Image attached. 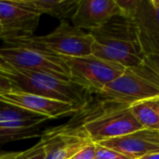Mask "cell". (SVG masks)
<instances>
[{
	"label": "cell",
	"instance_id": "1",
	"mask_svg": "<svg viewBox=\"0 0 159 159\" xmlns=\"http://www.w3.org/2000/svg\"><path fill=\"white\" fill-rule=\"evenodd\" d=\"M0 75L10 81L15 89L68 102L83 108L88 103V92L80 86L53 75L19 68L0 60Z\"/></svg>",
	"mask_w": 159,
	"mask_h": 159
},
{
	"label": "cell",
	"instance_id": "2",
	"mask_svg": "<svg viewBox=\"0 0 159 159\" xmlns=\"http://www.w3.org/2000/svg\"><path fill=\"white\" fill-rule=\"evenodd\" d=\"M81 120V127L94 143L143 129L129 105L104 101L89 107Z\"/></svg>",
	"mask_w": 159,
	"mask_h": 159
},
{
	"label": "cell",
	"instance_id": "3",
	"mask_svg": "<svg viewBox=\"0 0 159 159\" xmlns=\"http://www.w3.org/2000/svg\"><path fill=\"white\" fill-rule=\"evenodd\" d=\"M4 41L6 46L0 48V60L5 62L71 81L69 69L61 56L37 47L24 38Z\"/></svg>",
	"mask_w": 159,
	"mask_h": 159
},
{
	"label": "cell",
	"instance_id": "4",
	"mask_svg": "<svg viewBox=\"0 0 159 159\" xmlns=\"http://www.w3.org/2000/svg\"><path fill=\"white\" fill-rule=\"evenodd\" d=\"M61 57L69 69L71 82L80 86L89 93L99 94L107 84L120 76L127 69L93 55Z\"/></svg>",
	"mask_w": 159,
	"mask_h": 159
},
{
	"label": "cell",
	"instance_id": "5",
	"mask_svg": "<svg viewBox=\"0 0 159 159\" xmlns=\"http://www.w3.org/2000/svg\"><path fill=\"white\" fill-rule=\"evenodd\" d=\"M24 39L56 55L65 57H85L91 55L94 42L89 33L75 27L67 20L61 21L60 25L48 34L40 36L33 35Z\"/></svg>",
	"mask_w": 159,
	"mask_h": 159
},
{
	"label": "cell",
	"instance_id": "6",
	"mask_svg": "<svg viewBox=\"0 0 159 159\" xmlns=\"http://www.w3.org/2000/svg\"><path fill=\"white\" fill-rule=\"evenodd\" d=\"M98 95L102 100L131 106L137 102L159 100V89L127 68Z\"/></svg>",
	"mask_w": 159,
	"mask_h": 159
},
{
	"label": "cell",
	"instance_id": "7",
	"mask_svg": "<svg viewBox=\"0 0 159 159\" xmlns=\"http://www.w3.org/2000/svg\"><path fill=\"white\" fill-rule=\"evenodd\" d=\"M41 13L27 0L0 1V22L3 40L33 36L39 24Z\"/></svg>",
	"mask_w": 159,
	"mask_h": 159
},
{
	"label": "cell",
	"instance_id": "8",
	"mask_svg": "<svg viewBox=\"0 0 159 159\" xmlns=\"http://www.w3.org/2000/svg\"><path fill=\"white\" fill-rule=\"evenodd\" d=\"M0 103L23 109L41 116H45L48 119H56L75 114L81 110V108L72 103L15 89L8 92L1 93Z\"/></svg>",
	"mask_w": 159,
	"mask_h": 159
},
{
	"label": "cell",
	"instance_id": "9",
	"mask_svg": "<svg viewBox=\"0 0 159 159\" xmlns=\"http://www.w3.org/2000/svg\"><path fill=\"white\" fill-rule=\"evenodd\" d=\"M94 41L107 47L144 57L132 19L117 15L100 28L89 32Z\"/></svg>",
	"mask_w": 159,
	"mask_h": 159
},
{
	"label": "cell",
	"instance_id": "10",
	"mask_svg": "<svg viewBox=\"0 0 159 159\" xmlns=\"http://www.w3.org/2000/svg\"><path fill=\"white\" fill-rule=\"evenodd\" d=\"M132 20L144 57L159 53V0H141Z\"/></svg>",
	"mask_w": 159,
	"mask_h": 159
},
{
	"label": "cell",
	"instance_id": "11",
	"mask_svg": "<svg viewBox=\"0 0 159 159\" xmlns=\"http://www.w3.org/2000/svg\"><path fill=\"white\" fill-rule=\"evenodd\" d=\"M97 144L112 149L129 159H140L147 155L159 153L158 130L143 129Z\"/></svg>",
	"mask_w": 159,
	"mask_h": 159
},
{
	"label": "cell",
	"instance_id": "12",
	"mask_svg": "<svg viewBox=\"0 0 159 159\" xmlns=\"http://www.w3.org/2000/svg\"><path fill=\"white\" fill-rule=\"evenodd\" d=\"M117 15L121 12L116 0H79L71 20L75 27L89 33Z\"/></svg>",
	"mask_w": 159,
	"mask_h": 159
},
{
	"label": "cell",
	"instance_id": "13",
	"mask_svg": "<svg viewBox=\"0 0 159 159\" xmlns=\"http://www.w3.org/2000/svg\"><path fill=\"white\" fill-rule=\"evenodd\" d=\"M48 120L47 117L25 120H10L0 122V145L9 142L25 140L38 136L42 123Z\"/></svg>",
	"mask_w": 159,
	"mask_h": 159
},
{
	"label": "cell",
	"instance_id": "14",
	"mask_svg": "<svg viewBox=\"0 0 159 159\" xmlns=\"http://www.w3.org/2000/svg\"><path fill=\"white\" fill-rule=\"evenodd\" d=\"M39 13L66 20L73 17L79 0H27Z\"/></svg>",
	"mask_w": 159,
	"mask_h": 159
},
{
	"label": "cell",
	"instance_id": "15",
	"mask_svg": "<svg viewBox=\"0 0 159 159\" xmlns=\"http://www.w3.org/2000/svg\"><path fill=\"white\" fill-rule=\"evenodd\" d=\"M130 108L133 116L143 129L159 130V116L146 102L132 104Z\"/></svg>",
	"mask_w": 159,
	"mask_h": 159
},
{
	"label": "cell",
	"instance_id": "16",
	"mask_svg": "<svg viewBox=\"0 0 159 159\" xmlns=\"http://www.w3.org/2000/svg\"><path fill=\"white\" fill-rule=\"evenodd\" d=\"M41 116L39 115L31 113L29 111L6 105L0 107V122L1 121H10V120H25V119H35Z\"/></svg>",
	"mask_w": 159,
	"mask_h": 159
},
{
	"label": "cell",
	"instance_id": "17",
	"mask_svg": "<svg viewBox=\"0 0 159 159\" xmlns=\"http://www.w3.org/2000/svg\"><path fill=\"white\" fill-rule=\"evenodd\" d=\"M141 0H116L121 15L129 19H133Z\"/></svg>",
	"mask_w": 159,
	"mask_h": 159
},
{
	"label": "cell",
	"instance_id": "18",
	"mask_svg": "<svg viewBox=\"0 0 159 159\" xmlns=\"http://www.w3.org/2000/svg\"><path fill=\"white\" fill-rule=\"evenodd\" d=\"M95 159H129V157L96 143V156Z\"/></svg>",
	"mask_w": 159,
	"mask_h": 159
},
{
	"label": "cell",
	"instance_id": "19",
	"mask_svg": "<svg viewBox=\"0 0 159 159\" xmlns=\"http://www.w3.org/2000/svg\"><path fill=\"white\" fill-rule=\"evenodd\" d=\"M45 157L46 153L44 144L41 141L32 148L23 152V159H45Z\"/></svg>",
	"mask_w": 159,
	"mask_h": 159
},
{
	"label": "cell",
	"instance_id": "20",
	"mask_svg": "<svg viewBox=\"0 0 159 159\" xmlns=\"http://www.w3.org/2000/svg\"><path fill=\"white\" fill-rule=\"evenodd\" d=\"M96 143H89L77 152L71 159H95Z\"/></svg>",
	"mask_w": 159,
	"mask_h": 159
},
{
	"label": "cell",
	"instance_id": "21",
	"mask_svg": "<svg viewBox=\"0 0 159 159\" xmlns=\"http://www.w3.org/2000/svg\"><path fill=\"white\" fill-rule=\"evenodd\" d=\"M143 62L159 74V53L146 55L143 59Z\"/></svg>",
	"mask_w": 159,
	"mask_h": 159
},
{
	"label": "cell",
	"instance_id": "22",
	"mask_svg": "<svg viewBox=\"0 0 159 159\" xmlns=\"http://www.w3.org/2000/svg\"><path fill=\"white\" fill-rule=\"evenodd\" d=\"M13 89H14V87L12 86L10 81L8 79H7L6 77L0 75V94L8 92Z\"/></svg>",
	"mask_w": 159,
	"mask_h": 159
},
{
	"label": "cell",
	"instance_id": "23",
	"mask_svg": "<svg viewBox=\"0 0 159 159\" xmlns=\"http://www.w3.org/2000/svg\"><path fill=\"white\" fill-rule=\"evenodd\" d=\"M0 159H23V152H3L0 155Z\"/></svg>",
	"mask_w": 159,
	"mask_h": 159
},
{
	"label": "cell",
	"instance_id": "24",
	"mask_svg": "<svg viewBox=\"0 0 159 159\" xmlns=\"http://www.w3.org/2000/svg\"><path fill=\"white\" fill-rule=\"evenodd\" d=\"M149 106H151L159 116V100H155V101H149L146 102Z\"/></svg>",
	"mask_w": 159,
	"mask_h": 159
},
{
	"label": "cell",
	"instance_id": "25",
	"mask_svg": "<svg viewBox=\"0 0 159 159\" xmlns=\"http://www.w3.org/2000/svg\"><path fill=\"white\" fill-rule=\"evenodd\" d=\"M140 159H159V153H157V154H151V155H147V156H144V157H141Z\"/></svg>",
	"mask_w": 159,
	"mask_h": 159
},
{
	"label": "cell",
	"instance_id": "26",
	"mask_svg": "<svg viewBox=\"0 0 159 159\" xmlns=\"http://www.w3.org/2000/svg\"><path fill=\"white\" fill-rule=\"evenodd\" d=\"M2 38V25H1V22H0V39Z\"/></svg>",
	"mask_w": 159,
	"mask_h": 159
},
{
	"label": "cell",
	"instance_id": "27",
	"mask_svg": "<svg viewBox=\"0 0 159 159\" xmlns=\"http://www.w3.org/2000/svg\"><path fill=\"white\" fill-rule=\"evenodd\" d=\"M2 153H3V152H1V151H0V155H1V154H2Z\"/></svg>",
	"mask_w": 159,
	"mask_h": 159
},
{
	"label": "cell",
	"instance_id": "28",
	"mask_svg": "<svg viewBox=\"0 0 159 159\" xmlns=\"http://www.w3.org/2000/svg\"><path fill=\"white\" fill-rule=\"evenodd\" d=\"M158 134H159V130H158Z\"/></svg>",
	"mask_w": 159,
	"mask_h": 159
}]
</instances>
